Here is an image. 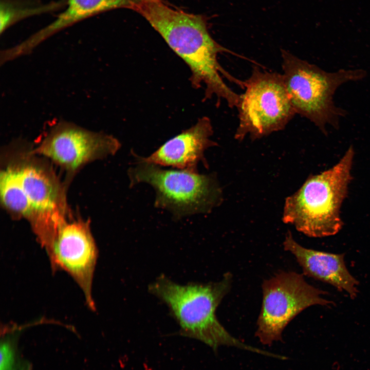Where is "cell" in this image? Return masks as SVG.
Wrapping results in <instances>:
<instances>
[{"label": "cell", "mask_w": 370, "mask_h": 370, "mask_svg": "<svg viewBox=\"0 0 370 370\" xmlns=\"http://www.w3.org/2000/svg\"><path fill=\"white\" fill-rule=\"evenodd\" d=\"M284 248L295 257L303 275L331 285L339 291L346 292L351 299L357 297L359 282L348 271L344 254H336L305 248L299 244L288 232Z\"/></svg>", "instance_id": "cell-11"}, {"label": "cell", "mask_w": 370, "mask_h": 370, "mask_svg": "<svg viewBox=\"0 0 370 370\" xmlns=\"http://www.w3.org/2000/svg\"><path fill=\"white\" fill-rule=\"evenodd\" d=\"M12 162L38 242L45 250L54 239L60 223L67 217L65 189L49 166L33 158Z\"/></svg>", "instance_id": "cell-6"}, {"label": "cell", "mask_w": 370, "mask_h": 370, "mask_svg": "<svg viewBox=\"0 0 370 370\" xmlns=\"http://www.w3.org/2000/svg\"><path fill=\"white\" fill-rule=\"evenodd\" d=\"M232 282L229 272L218 282L184 285L161 275L148 289L168 307L179 326L181 336L200 341L214 351L226 345L271 356V353L247 345L232 336L217 319L216 310L229 291Z\"/></svg>", "instance_id": "cell-1"}, {"label": "cell", "mask_w": 370, "mask_h": 370, "mask_svg": "<svg viewBox=\"0 0 370 370\" xmlns=\"http://www.w3.org/2000/svg\"><path fill=\"white\" fill-rule=\"evenodd\" d=\"M281 53L285 85L296 114L310 120L324 134L328 125L338 128L346 111L336 105L335 93L345 83L364 79L366 71L341 69L327 72L286 50Z\"/></svg>", "instance_id": "cell-3"}, {"label": "cell", "mask_w": 370, "mask_h": 370, "mask_svg": "<svg viewBox=\"0 0 370 370\" xmlns=\"http://www.w3.org/2000/svg\"><path fill=\"white\" fill-rule=\"evenodd\" d=\"M137 161L130 168V186L140 183L155 191L154 206L167 210L176 219L209 213L222 200V191L212 175L188 170L163 169L160 166Z\"/></svg>", "instance_id": "cell-4"}, {"label": "cell", "mask_w": 370, "mask_h": 370, "mask_svg": "<svg viewBox=\"0 0 370 370\" xmlns=\"http://www.w3.org/2000/svg\"><path fill=\"white\" fill-rule=\"evenodd\" d=\"M213 133L210 119L203 116L194 125L168 140L149 156H135L138 161L197 172L198 163L205 161V151L217 145L211 139Z\"/></svg>", "instance_id": "cell-10"}, {"label": "cell", "mask_w": 370, "mask_h": 370, "mask_svg": "<svg viewBox=\"0 0 370 370\" xmlns=\"http://www.w3.org/2000/svg\"><path fill=\"white\" fill-rule=\"evenodd\" d=\"M138 0H68L67 8L49 25L20 43L18 48L29 54L44 41L76 23L106 11L126 8L135 10Z\"/></svg>", "instance_id": "cell-12"}, {"label": "cell", "mask_w": 370, "mask_h": 370, "mask_svg": "<svg viewBox=\"0 0 370 370\" xmlns=\"http://www.w3.org/2000/svg\"><path fill=\"white\" fill-rule=\"evenodd\" d=\"M240 95L238 125L234 137L254 140L283 130L296 114L282 74L254 66Z\"/></svg>", "instance_id": "cell-5"}, {"label": "cell", "mask_w": 370, "mask_h": 370, "mask_svg": "<svg viewBox=\"0 0 370 370\" xmlns=\"http://www.w3.org/2000/svg\"><path fill=\"white\" fill-rule=\"evenodd\" d=\"M354 150L350 146L331 168L309 176L302 187L285 200L284 223L311 237L338 233L343 227L342 203L351 179Z\"/></svg>", "instance_id": "cell-2"}, {"label": "cell", "mask_w": 370, "mask_h": 370, "mask_svg": "<svg viewBox=\"0 0 370 370\" xmlns=\"http://www.w3.org/2000/svg\"><path fill=\"white\" fill-rule=\"evenodd\" d=\"M10 328L11 331L4 330V337L1 340L0 370H31L29 363L19 357L16 346L17 334L14 331V327Z\"/></svg>", "instance_id": "cell-13"}, {"label": "cell", "mask_w": 370, "mask_h": 370, "mask_svg": "<svg viewBox=\"0 0 370 370\" xmlns=\"http://www.w3.org/2000/svg\"><path fill=\"white\" fill-rule=\"evenodd\" d=\"M120 146L113 136L61 120L49 124L30 153L44 156L73 174L89 162L115 155Z\"/></svg>", "instance_id": "cell-8"}, {"label": "cell", "mask_w": 370, "mask_h": 370, "mask_svg": "<svg viewBox=\"0 0 370 370\" xmlns=\"http://www.w3.org/2000/svg\"><path fill=\"white\" fill-rule=\"evenodd\" d=\"M47 254L52 271L68 273L81 289L88 307L95 311L92 284L98 251L89 222L64 219Z\"/></svg>", "instance_id": "cell-9"}, {"label": "cell", "mask_w": 370, "mask_h": 370, "mask_svg": "<svg viewBox=\"0 0 370 370\" xmlns=\"http://www.w3.org/2000/svg\"><path fill=\"white\" fill-rule=\"evenodd\" d=\"M262 292L255 335L267 345L281 340L285 327L307 308L333 303L322 296L326 291L309 284L303 274L293 271H282L264 281Z\"/></svg>", "instance_id": "cell-7"}]
</instances>
